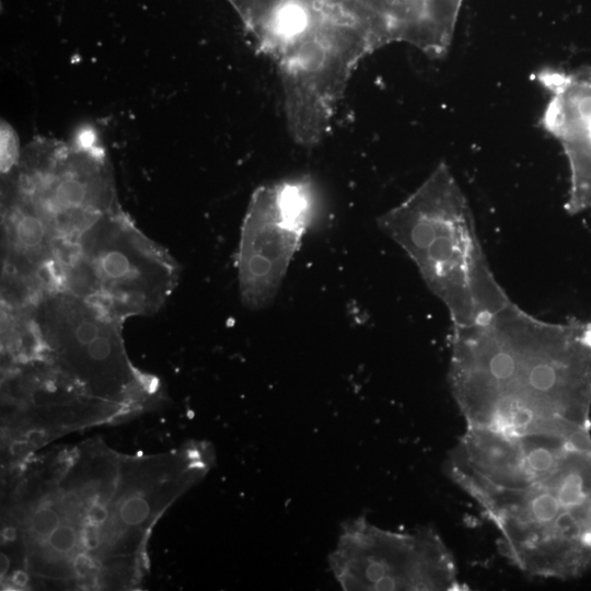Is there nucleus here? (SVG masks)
Listing matches in <instances>:
<instances>
[{"label": "nucleus", "mask_w": 591, "mask_h": 591, "mask_svg": "<svg viewBox=\"0 0 591 591\" xmlns=\"http://www.w3.org/2000/svg\"><path fill=\"white\" fill-rule=\"evenodd\" d=\"M255 48L277 67L287 126L315 146L364 57L393 43L370 0H227Z\"/></svg>", "instance_id": "2"}, {"label": "nucleus", "mask_w": 591, "mask_h": 591, "mask_svg": "<svg viewBox=\"0 0 591 591\" xmlns=\"http://www.w3.org/2000/svg\"><path fill=\"white\" fill-rule=\"evenodd\" d=\"M450 475L500 533L505 554L531 575L591 570V437L467 434Z\"/></svg>", "instance_id": "1"}, {"label": "nucleus", "mask_w": 591, "mask_h": 591, "mask_svg": "<svg viewBox=\"0 0 591 591\" xmlns=\"http://www.w3.org/2000/svg\"><path fill=\"white\" fill-rule=\"evenodd\" d=\"M32 318L42 349L80 380L109 392L130 382L119 320L61 288L49 289L37 299Z\"/></svg>", "instance_id": "6"}, {"label": "nucleus", "mask_w": 591, "mask_h": 591, "mask_svg": "<svg viewBox=\"0 0 591 591\" xmlns=\"http://www.w3.org/2000/svg\"><path fill=\"white\" fill-rule=\"evenodd\" d=\"M390 27L391 34L403 36L424 20L428 0H370Z\"/></svg>", "instance_id": "9"}, {"label": "nucleus", "mask_w": 591, "mask_h": 591, "mask_svg": "<svg viewBox=\"0 0 591 591\" xmlns=\"http://www.w3.org/2000/svg\"><path fill=\"white\" fill-rule=\"evenodd\" d=\"M9 567H10V560H9L8 556L4 553H1V555H0V573H1L2 577L8 572Z\"/></svg>", "instance_id": "18"}, {"label": "nucleus", "mask_w": 591, "mask_h": 591, "mask_svg": "<svg viewBox=\"0 0 591 591\" xmlns=\"http://www.w3.org/2000/svg\"><path fill=\"white\" fill-rule=\"evenodd\" d=\"M179 280V266L120 208L88 228L61 255L57 288L123 322L157 313Z\"/></svg>", "instance_id": "3"}, {"label": "nucleus", "mask_w": 591, "mask_h": 591, "mask_svg": "<svg viewBox=\"0 0 591 591\" xmlns=\"http://www.w3.org/2000/svg\"><path fill=\"white\" fill-rule=\"evenodd\" d=\"M12 581L19 587H24L28 581V576L26 572L18 570L12 575Z\"/></svg>", "instance_id": "16"}, {"label": "nucleus", "mask_w": 591, "mask_h": 591, "mask_svg": "<svg viewBox=\"0 0 591 591\" xmlns=\"http://www.w3.org/2000/svg\"><path fill=\"white\" fill-rule=\"evenodd\" d=\"M328 564L347 591L452 590L457 586L453 557L430 528L393 532L364 517L348 520Z\"/></svg>", "instance_id": "5"}, {"label": "nucleus", "mask_w": 591, "mask_h": 591, "mask_svg": "<svg viewBox=\"0 0 591 591\" xmlns=\"http://www.w3.org/2000/svg\"><path fill=\"white\" fill-rule=\"evenodd\" d=\"M86 518L88 522L100 526L107 519V509L102 503H93L88 510Z\"/></svg>", "instance_id": "15"}, {"label": "nucleus", "mask_w": 591, "mask_h": 591, "mask_svg": "<svg viewBox=\"0 0 591 591\" xmlns=\"http://www.w3.org/2000/svg\"><path fill=\"white\" fill-rule=\"evenodd\" d=\"M0 152L2 175L11 172L20 161L22 151L19 137L13 127L7 121H1Z\"/></svg>", "instance_id": "10"}, {"label": "nucleus", "mask_w": 591, "mask_h": 591, "mask_svg": "<svg viewBox=\"0 0 591 591\" xmlns=\"http://www.w3.org/2000/svg\"><path fill=\"white\" fill-rule=\"evenodd\" d=\"M3 175L47 223L58 245V263L88 228L119 208L105 152L89 128L68 143H30Z\"/></svg>", "instance_id": "4"}, {"label": "nucleus", "mask_w": 591, "mask_h": 591, "mask_svg": "<svg viewBox=\"0 0 591 591\" xmlns=\"http://www.w3.org/2000/svg\"><path fill=\"white\" fill-rule=\"evenodd\" d=\"M97 525L88 522L82 530V542L88 549H94L99 546Z\"/></svg>", "instance_id": "14"}, {"label": "nucleus", "mask_w": 591, "mask_h": 591, "mask_svg": "<svg viewBox=\"0 0 591 591\" xmlns=\"http://www.w3.org/2000/svg\"><path fill=\"white\" fill-rule=\"evenodd\" d=\"M77 543V533L71 525H59L49 536L48 544L59 553L70 552Z\"/></svg>", "instance_id": "13"}, {"label": "nucleus", "mask_w": 591, "mask_h": 591, "mask_svg": "<svg viewBox=\"0 0 591 591\" xmlns=\"http://www.w3.org/2000/svg\"><path fill=\"white\" fill-rule=\"evenodd\" d=\"M32 525L38 535L49 536L60 525V518L54 509L40 508L35 512Z\"/></svg>", "instance_id": "12"}, {"label": "nucleus", "mask_w": 591, "mask_h": 591, "mask_svg": "<svg viewBox=\"0 0 591 591\" xmlns=\"http://www.w3.org/2000/svg\"><path fill=\"white\" fill-rule=\"evenodd\" d=\"M150 513L148 501L140 497L134 496L125 500L119 509L120 519L128 525H138L142 523Z\"/></svg>", "instance_id": "11"}, {"label": "nucleus", "mask_w": 591, "mask_h": 591, "mask_svg": "<svg viewBox=\"0 0 591 591\" xmlns=\"http://www.w3.org/2000/svg\"><path fill=\"white\" fill-rule=\"evenodd\" d=\"M2 537L3 540H5L7 542H12L15 540L16 537V531L13 526H7L3 529L2 531Z\"/></svg>", "instance_id": "17"}, {"label": "nucleus", "mask_w": 591, "mask_h": 591, "mask_svg": "<svg viewBox=\"0 0 591 591\" xmlns=\"http://www.w3.org/2000/svg\"><path fill=\"white\" fill-rule=\"evenodd\" d=\"M534 79L549 95L541 125L561 144L571 166L570 205L591 206V67H547Z\"/></svg>", "instance_id": "8"}, {"label": "nucleus", "mask_w": 591, "mask_h": 591, "mask_svg": "<svg viewBox=\"0 0 591 591\" xmlns=\"http://www.w3.org/2000/svg\"><path fill=\"white\" fill-rule=\"evenodd\" d=\"M305 233L282 212L273 184L253 193L237 253L240 296L247 309L262 310L273 303Z\"/></svg>", "instance_id": "7"}]
</instances>
